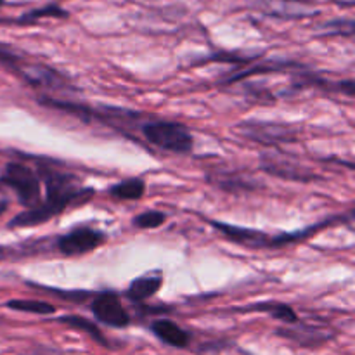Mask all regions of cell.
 <instances>
[{"instance_id":"cell-10","label":"cell","mask_w":355,"mask_h":355,"mask_svg":"<svg viewBox=\"0 0 355 355\" xmlns=\"http://www.w3.org/2000/svg\"><path fill=\"white\" fill-rule=\"evenodd\" d=\"M19 75L30 83L31 87H38V89H51V90H62L68 89V82L64 76L55 69L49 68V66L33 64L24 66L19 69Z\"/></svg>"},{"instance_id":"cell-26","label":"cell","mask_w":355,"mask_h":355,"mask_svg":"<svg viewBox=\"0 0 355 355\" xmlns=\"http://www.w3.org/2000/svg\"><path fill=\"white\" fill-rule=\"evenodd\" d=\"M3 3H6V0H0V7H2Z\"/></svg>"},{"instance_id":"cell-6","label":"cell","mask_w":355,"mask_h":355,"mask_svg":"<svg viewBox=\"0 0 355 355\" xmlns=\"http://www.w3.org/2000/svg\"><path fill=\"white\" fill-rule=\"evenodd\" d=\"M260 168L266 173L279 177L283 180H297V182H312L321 177L304 166L302 163L295 162L290 156L277 155V153H266L260 158Z\"/></svg>"},{"instance_id":"cell-23","label":"cell","mask_w":355,"mask_h":355,"mask_svg":"<svg viewBox=\"0 0 355 355\" xmlns=\"http://www.w3.org/2000/svg\"><path fill=\"white\" fill-rule=\"evenodd\" d=\"M10 255H12V250H10L9 246H0V262L6 259H9Z\"/></svg>"},{"instance_id":"cell-12","label":"cell","mask_w":355,"mask_h":355,"mask_svg":"<svg viewBox=\"0 0 355 355\" xmlns=\"http://www.w3.org/2000/svg\"><path fill=\"white\" fill-rule=\"evenodd\" d=\"M163 284V277L159 274H144V276L137 277L130 283L127 290L128 300L134 304H142V302L149 300L158 293V290Z\"/></svg>"},{"instance_id":"cell-24","label":"cell","mask_w":355,"mask_h":355,"mask_svg":"<svg viewBox=\"0 0 355 355\" xmlns=\"http://www.w3.org/2000/svg\"><path fill=\"white\" fill-rule=\"evenodd\" d=\"M7 208H9V201L3 200V198H0V217H2V215L6 214Z\"/></svg>"},{"instance_id":"cell-18","label":"cell","mask_w":355,"mask_h":355,"mask_svg":"<svg viewBox=\"0 0 355 355\" xmlns=\"http://www.w3.org/2000/svg\"><path fill=\"white\" fill-rule=\"evenodd\" d=\"M7 309L16 312H26V314H35V315H52L55 312V307L49 302H40V300H9L6 304Z\"/></svg>"},{"instance_id":"cell-9","label":"cell","mask_w":355,"mask_h":355,"mask_svg":"<svg viewBox=\"0 0 355 355\" xmlns=\"http://www.w3.org/2000/svg\"><path fill=\"white\" fill-rule=\"evenodd\" d=\"M208 182L217 187V189L232 194L255 191L260 186L252 175L234 172V170H215L214 173H208Z\"/></svg>"},{"instance_id":"cell-16","label":"cell","mask_w":355,"mask_h":355,"mask_svg":"<svg viewBox=\"0 0 355 355\" xmlns=\"http://www.w3.org/2000/svg\"><path fill=\"white\" fill-rule=\"evenodd\" d=\"M69 16V12L62 7H59L58 3H47L44 7H38V9L30 10V12L23 14L21 17L14 19V24H23V26H28V24H33L37 21L45 19V17H58V19H66Z\"/></svg>"},{"instance_id":"cell-17","label":"cell","mask_w":355,"mask_h":355,"mask_svg":"<svg viewBox=\"0 0 355 355\" xmlns=\"http://www.w3.org/2000/svg\"><path fill=\"white\" fill-rule=\"evenodd\" d=\"M277 335L302 343V345H312V343L315 345V343H322L328 340V335H326V333L318 331V329L314 328H305V326H300V329H277Z\"/></svg>"},{"instance_id":"cell-22","label":"cell","mask_w":355,"mask_h":355,"mask_svg":"<svg viewBox=\"0 0 355 355\" xmlns=\"http://www.w3.org/2000/svg\"><path fill=\"white\" fill-rule=\"evenodd\" d=\"M45 290L49 291V293H54V295H58V297H61V298H64V300H69V302H83L85 300V298H89L90 297V293L89 291H58L55 290V288H45Z\"/></svg>"},{"instance_id":"cell-4","label":"cell","mask_w":355,"mask_h":355,"mask_svg":"<svg viewBox=\"0 0 355 355\" xmlns=\"http://www.w3.org/2000/svg\"><path fill=\"white\" fill-rule=\"evenodd\" d=\"M238 132L250 141L263 146L291 144L298 141L297 128L277 121H241L238 125Z\"/></svg>"},{"instance_id":"cell-15","label":"cell","mask_w":355,"mask_h":355,"mask_svg":"<svg viewBox=\"0 0 355 355\" xmlns=\"http://www.w3.org/2000/svg\"><path fill=\"white\" fill-rule=\"evenodd\" d=\"M146 191V182L139 177H134V179H125L121 182L114 184V186L110 187V196H113L114 200H141L144 196Z\"/></svg>"},{"instance_id":"cell-8","label":"cell","mask_w":355,"mask_h":355,"mask_svg":"<svg viewBox=\"0 0 355 355\" xmlns=\"http://www.w3.org/2000/svg\"><path fill=\"white\" fill-rule=\"evenodd\" d=\"M208 224H210L215 231L220 232L225 239L236 243V245L245 246V248H272V238L262 231L239 227V225L225 224V222L220 220H208Z\"/></svg>"},{"instance_id":"cell-3","label":"cell","mask_w":355,"mask_h":355,"mask_svg":"<svg viewBox=\"0 0 355 355\" xmlns=\"http://www.w3.org/2000/svg\"><path fill=\"white\" fill-rule=\"evenodd\" d=\"M0 186H6L16 193L17 201L26 210L35 208L42 201V182L37 170L28 166L26 163L10 162L3 166L0 173Z\"/></svg>"},{"instance_id":"cell-7","label":"cell","mask_w":355,"mask_h":355,"mask_svg":"<svg viewBox=\"0 0 355 355\" xmlns=\"http://www.w3.org/2000/svg\"><path fill=\"white\" fill-rule=\"evenodd\" d=\"M90 309H92L94 318L103 322V324L110 326V328L123 329L132 322L130 314L125 311L120 297L114 291H101V293H97L94 297Z\"/></svg>"},{"instance_id":"cell-5","label":"cell","mask_w":355,"mask_h":355,"mask_svg":"<svg viewBox=\"0 0 355 355\" xmlns=\"http://www.w3.org/2000/svg\"><path fill=\"white\" fill-rule=\"evenodd\" d=\"M104 241H106V234L103 231L90 225H80L59 236L55 239V248L64 257H75L94 252Z\"/></svg>"},{"instance_id":"cell-13","label":"cell","mask_w":355,"mask_h":355,"mask_svg":"<svg viewBox=\"0 0 355 355\" xmlns=\"http://www.w3.org/2000/svg\"><path fill=\"white\" fill-rule=\"evenodd\" d=\"M245 311L263 312V314H269L272 319L283 321L286 322V324H298L297 312H295L288 304H281V302H257V304L246 307Z\"/></svg>"},{"instance_id":"cell-25","label":"cell","mask_w":355,"mask_h":355,"mask_svg":"<svg viewBox=\"0 0 355 355\" xmlns=\"http://www.w3.org/2000/svg\"><path fill=\"white\" fill-rule=\"evenodd\" d=\"M9 23H14V19H2V17H0V24H9Z\"/></svg>"},{"instance_id":"cell-14","label":"cell","mask_w":355,"mask_h":355,"mask_svg":"<svg viewBox=\"0 0 355 355\" xmlns=\"http://www.w3.org/2000/svg\"><path fill=\"white\" fill-rule=\"evenodd\" d=\"M58 321L61 322V324H66L69 326V328L76 329V331L85 333V335H89L94 342L99 343L101 347H110V342H107L106 336H104L103 331L97 328L96 322H92L90 319L82 318V315L69 314V315H62V318H59Z\"/></svg>"},{"instance_id":"cell-21","label":"cell","mask_w":355,"mask_h":355,"mask_svg":"<svg viewBox=\"0 0 355 355\" xmlns=\"http://www.w3.org/2000/svg\"><path fill=\"white\" fill-rule=\"evenodd\" d=\"M326 35H345L352 37L354 35V21L352 19H335L324 24Z\"/></svg>"},{"instance_id":"cell-20","label":"cell","mask_w":355,"mask_h":355,"mask_svg":"<svg viewBox=\"0 0 355 355\" xmlns=\"http://www.w3.org/2000/svg\"><path fill=\"white\" fill-rule=\"evenodd\" d=\"M0 66H6V68L19 73V69L23 68V58L16 51H12L9 45L0 44Z\"/></svg>"},{"instance_id":"cell-2","label":"cell","mask_w":355,"mask_h":355,"mask_svg":"<svg viewBox=\"0 0 355 355\" xmlns=\"http://www.w3.org/2000/svg\"><path fill=\"white\" fill-rule=\"evenodd\" d=\"M149 144L175 155H189L194 149V137L182 123L166 120L146 121L141 127Z\"/></svg>"},{"instance_id":"cell-11","label":"cell","mask_w":355,"mask_h":355,"mask_svg":"<svg viewBox=\"0 0 355 355\" xmlns=\"http://www.w3.org/2000/svg\"><path fill=\"white\" fill-rule=\"evenodd\" d=\"M151 333L168 347H175V349H186L191 342V335L186 329L180 328L177 322L170 321V319H156L151 322Z\"/></svg>"},{"instance_id":"cell-19","label":"cell","mask_w":355,"mask_h":355,"mask_svg":"<svg viewBox=\"0 0 355 355\" xmlns=\"http://www.w3.org/2000/svg\"><path fill=\"white\" fill-rule=\"evenodd\" d=\"M166 215L158 210H148L134 217V225L137 229H156L165 224Z\"/></svg>"},{"instance_id":"cell-1","label":"cell","mask_w":355,"mask_h":355,"mask_svg":"<svg viewBox=\"0 0 355 355\" xmlns=\"http://www.w3.org/2000/svg\"><path fill=\"white\" fill-rule=\"evenodd\" d=\"M38 177L45 186V198L35 208L24 210L12 217L7 224L10 229L37 227L47 224L51 218L58 217L71 205H83L96 194L92 187H83L82 180L76 175L54 166H38Z\"/></svg>"}]
</instances>
